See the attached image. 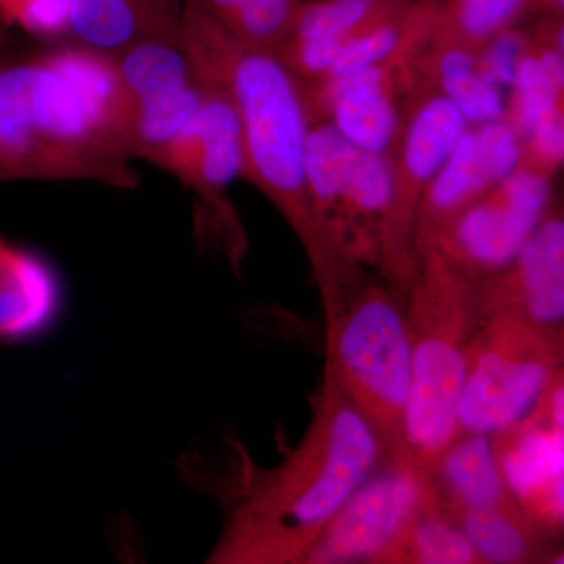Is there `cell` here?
<instances>
[{"instance_id": "6da1fadb", "label": "cell", "mask_w": 564, "mask_h": 564, "mask_svg": "<svg viewBox=\"0 0 564 564\" xmlns=\"http://www.w3.org/2000/svg\"><path fill=\"white\" fill-rule=\"evenodd\" d=\"M132 109L115 55L74 43L0 63V181H93L132 191Z\"/></svg>"}, {"instance_id": "7a4b0ae2", "label": "cell", "mask_w": 564, "mask_h": 564, "mask_svg": "<svg viewBox=\"0 0 564 564\" xmlns=\"http://www.w3.org/2000/svg\"><path fill=\"white\" fill-rule=\"evenodd\" d=\"M386 459L372 426L325 375L302 441L248 486L212 558L239 564L306 563L334 516Z\"/></svg>"}, {"instance_id": "3957f363", "label": "cell", "mask_w": 564, "mask_h": 564, "mask_svg": "<svg viewBox=\"0 0 564 564\" xmlns=\"http://www.w3.org/2000/svg\"><path fill=\"white\" fill-rule=\"evenodd\" d=\"M177 41L199 79L231 98L242 124L243 177L276 207L310 258L314 232L307 151L313 120L302 82L274 52L237 39L198 0H182Z\"/></svg>"}, {"instance_id": "277c9868", "label": "cell", "mask_w": 564, "mask_h": 564, "mask_svg": "<svg viewBox=\"0 0 564 564\" xmlns=\"http://www.w3.org/2000/svg\"><path fill=\"white\" fill-rule=\"evenodd\" d=\"M477 281L441 252L419 256L404 289L411 340V392L404 415V463L432 475L462 436L458 411L467 351L477 326Z\"/></svg>"}, {"instance_id": "5b68a950", "label": "cell", "mask_w": 564, "mask_h": 564, "mask_svg": "<svg viewBox=\"0 0 564 564\" xmlns=\"http://www.w3.org/2000/svg\"><path fill=\"white\" fill-rule=\"evenodd\" d=\"M307 192L310 254L323 306L333 310L369 270L381 273L391 199L389 158L345 140L328 121L311 126Z\"/></svg>"}, {"instance_id": "8992f818", "label": "cell", "mask_w": 564, "mask_h": 564, "mask_svg": "<svg viewBox=\"0 0 564 564\" xmlns=\"http://www.w3.org/2000/svg\"><path fill=\"white\" fill-rule=\"evenodd\" d=\"M326 314V377L369 422L386 458L404 463L411 340L403 293L388 281L356 285Z\"/></svg>"}, {"instance_id": "52a82bcc", "label": "cell", "mask_w": 564, "mask_h": 564, "mask_svg": "<svg viewBox=\"0 0 564 564\" xmlns=\"http://www.w3.org/2000/svg\"><path fill=\"white\" fill-rule=\"evenodd\" d=\"M562 364L551 333L511 314L478 318L467 351L459 432L497 436L525 422Z\"/></svg>"}, {"instance_id": "ba28073f", "label": "cell", "mask_w": 564, "mask_h": 564, "mask_svg": "<svg viewBox=\"0 0 564 564\" xmlns=\"http://www.w3.org/2000/svg\"><path fill=\"white\" fill-rule=\"evenodd\" d=\"M467 128L469 122L455 104L426 87L408 107L389 154L391 199L381 274L402 293L417 269L414 231L419 207L430 182Z\"/></svg>"}, {"instance_id": "9c48e42d", "label": "cell", "mask_w": 564, "mask_h": 564, "mask_svg": "<svg viewBox=\"0 0 564 564\" xmlns=\"http://www.w3.org/2000/svg\"><path fill=\"white\" fill-rule=\"evenodd\" d=\"M432 475L386 459L334 516L307 564H392L415 513L432 496Z\"/></svg>"}, {"instance_id": "30bf717a", "label": "cell", "mask_w": 564, "mask_h": 564, "mask_svg": "<svg viewBox=\"0 0 564 564\" xmlns=\"http://www.w3.org/2000/svg\"><path fill=\"white\" fill-rule=\"evenodd\" d=\"M552 206V180L518 166L448 223L429 250L484 280L513 261Z\"/></svg>"}, {"instance_id": "8fae6325", "label": "cell", "mask_w": 564, "mask_h": 564, "mask_svg": "<svg viewBox=\"0 0 564 564\" xmlns=\"http://www.w3.org/2000/svg\"><path fill=\"white\" fill-rule=\"evenodd\" d=\"M421 46L350 76L303 85L311 120L328 121L345 140L373 154H391L408 107L426 84Z\"/></svg>"}, {"instance_id": "7c38bea8", "label": "cell", "mask_w": 564, "mask_h": 564, "mask_svg": "<svg viewBox=\"0 0 564 564\" xmlns=\"http://www.w3.org/2000/svg\"><path fill=\"white\" fill-rule=\"evenodd\" d=\"M207 87L198 115L173 141L159 166L191 188L199 207L198 218L210 232L218 225L239 239V225L226 192L237 177H243L242 124L231 98Z\"/></svg>"}, {"instance_id": "4fadbf2b", "label": "cell", "mask_w": 564, "mask_h": 564, "mask_svg": "<svg viewBox=\"0 0 564 564\" xmlns=\"http://www.w3.org/2000/svg\"><path fill=\"white\" fill-rule=\"evenodd\" d=\"M518 133L503 118L466 129L430 182L417 212L415 259L429 250L448 223L519 165Z\"/></svg>"}, {"instance_id": "5bb4252c", "label": "cell", "mask_w": 564, "mask_h": 564, "mask_svg": "<svg viewBox=\"0 0 564 564\" xmlns=\"http://www.w3.org/2000/svg\"><path fill=\"white\" fill-rule=\"evenodd\" d=\"M475 285L477 321L511 314L558 339L564 333V196L513 261Z\"/></svg>"}, {"instance_id": "9a60e30c", "label": "cell", "mask_w": 564, "mask_h": 564, "mask_svg": "<svg viewBox=\"0 0 564 564\" xmlns=\"http://www.w3.org/2000/svg\"><path fill=\"white\" fill-rule=\"evenodd\" d=\"M65 291L55 267L0 232V343L24 344L61 321Z\"/></svg>"}, {"instance_id": "2e32d148", "label": "cell", "mask_w": 564, "mask_h": 564, "mask_svg": "<svg viewBox=\"0 0 564 564\" xmlns=\"http://www.w3.org/2000/svg\"><path fill=\"white\" fill-rule=\"evenodd\" d=\"M182 0H70L74 43L120 54L141 40H177Z\"/></svg>"}, {"instance_id": "e0dca14e", "label": "cell", "mask_w": 564, "mask_h": 564, "mask_svg": "<svg viewBox=\"0 0 564 564\" xmlns=\"http://www.w3.org/2000/svg\"><path fill=\"white\" fill-rule=\"evenodd\" d=\"M478 51L448 39L436 28L419 55V69L426 87L454 102L469 126L500 120L507 106V93L481 73Z\"/></svg>"}, {"instance_id": "ac0fdd59", "label": "cell", "mask_w": 564, "mask_h": 564, "mask_svg": "<svg viewBox=\"0 0 564 564\" xmlns=\"http://www.w3.org/2000/svg\"><path fill=\"white\" fill-rule=\"evenodd\" d=\"M492 440L505 485L524 510L564 474V432L552 423L529 417Z\"/></svg>"}, {"instance_id": "d6986e66", "label": "cell", "mask_w": 564, "mask_h": 564, "mask_svg": "<svg viewBox=\"0 0 564 564\" xmlns=\"http://www.w3.org/2000/svg\"><path fill=\"white\" fill-rule=\"evenodd\" d=\"M432 480L451 513L516 500L500 473L492 436L486 434H462L441 455Z\"/></svg>"}, {"instance_id": "ffe728a7", "label": "cell", "mask_w": 564, "mask_h": 564, "mask_svg": "<svg viewBox=\"0 0 564 564\" xmlns=\"http://www.w3.org/2000/svg\"><path fill=\"white\" fill-rule=\"evenodd\" d=\"M451 514L474 545L481 564L533 563L545 556V532L518 500Z\"/></svg>"}, {"instance_id": "44dd1931", "label": "cell", "mask_w": 564, "mask_h": 564, "mask_svg": "<svg viewBox=\"0 0 564 564\" xmlns=\"http://www.w3.org/2000/svg\"><path fill=\"white\" fill-rule=\"evenodd\" d=\"M414 2L415 0H303L293 18L291 31L282 43L329 46L399 17Z\"/></svg>"}, {"instance_id": "7402d4cb", "label": "cell", "mask_w": 564, "mask_h": 564, "mask_svg": "<svg viewBox=\"0 0 564 564\" xmlns=\"http://www.w3.org/2000/svg\"><path fill=\"white\" fill-rule=\"evenodd\" d=\"M392 564H481L436 488L404 532Z\"/></svg>"}, {"instance_id": "603a6c76", "label": "cell", "mask_w": 564, "mask_h": 564, "mask_svg": "<svg viewBox=\"0 0 564 564\" xmlns=\"http://www.w3.org/2000/svg\"><path fill=\"white\" fill-rule=\"evenodd\" d=\"M215 20L250 46L276 51L303 0H198Z\"/></svg>"}, {"instance_id": "cb8c5ba5", "label": "cell", "mask_w": 564, "mask_h": 564, "mask_svg": "<svg viewBox=\"0 0 564 564\" xmlns=\"http://www.w3.org/2000/svg\"><path fill=\"white\" fill-rule=\"evenodd\" d=\"M437 31L480 50L500 33L513 29L527 0H436Z\"/></svg>"}, {"instance_id": "d4e9b609", "label": "cell", "mask_w": 564, "mask_h": 564, "mask_svg": "<svg viewBox=\"0 0 564 564\" xmlns=\"http://www.w3.org/2000/svg\"><path fill=\"white\" fill-rule=\"evenodd\" d=\"M0 22L33 35H70V0H0Z\"/></svg>"}, {"instance_id": "484cf974", "label": "cell", "mask_w": 564, "mask_h": 564, "mask_svg": "<svg viewBox=\"0 0 564 564\" xmlns=\"http://www.w3.org/2000/svg\"><path fill=\"white\" fill-rule=\"evenodd\" d=\"M525 511L545 533L564 530V474Z\"/></svg>"}, {"instance_id": "4316f807", "label": "cell", "mask_w": 564, "mask_h": 564, "mask_svg": "<svg viewBox=\"0 0 564 564\" xmlns=\"http://www.w3.org/2000/svg\"><path fill=\"white\" fill-rule=\"evenodd\" d=\"M530 417L552 423L564 432V362L555 373L552 383L549 384L536 411Z\"/></svg>"}, {"instance_id": "83f0119b", "label": "cell", "mask_w": 564, "mask_h": 564, "mask_svg": "<svg viewBox=\"0 0 564 564\" xmlns=\"http://www.w3.org/2000/svg\"><path fill=\"white\" fill-rule=\"evenodd\" d=\"M558 20L554 24L547 25V28L541 29L547 40L551 41L552 46L558 52L560 57L564 62V14H558Z\"/></svg>"}, {"instance_id": "f1b7e54d", "label": "cell", "mask_w": 564, "mask_h": 564, "mask_svg": "<svg viewBox=\"0 0 564 564\" xmlns=\"http://www.w3.org/2000/svg\"><path fill=\"white\" fill-rule=\"evenodd\" d=\"M527 7H534V9L538 10L564 14V0H527Z\"/></svg>"}, {"instance_id": "f546056e", "label": "cell", "mask_w": 564, "mask_h": 564, "mask_svg": "<svg viewBox=\"0 0 564 564\" xmlns=\"http://www.w3.org/2000/svg\"><path fill=\"white\" fill-rule=\"evenodd\" d=\"M551 562L556 564H564V551L560 552V554L552 556Z\"/></svg>"}, {"instance_id": "4dcf8cb0", "label": "cell", "mask_w": 564, "mask_h": 564, "mask_svg": "<svg viewBox=\"0 0 564 564\" xmlns=\"http://www.w3.org/2000/svg\"><path fill=\"white\" fill-rule=\"evenodd\" d=\"M560 351H562V358L564 362V333L558 336Z\"/></svg>"}, {"instance_id": "1f68e13d", "label": "cell", "mask_w": 564, "mask_h": 564, "mask_svg": "<svg viewBox=\"0 0 564 564\" xmlns=\"http://www.w3.org/2000/svg\"><path fill=\"white\" fill-rule=\"evenodd\" d=\"M564 196V195H563Z\"/></svg>"}]
</instances>
